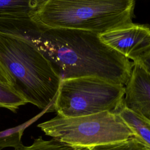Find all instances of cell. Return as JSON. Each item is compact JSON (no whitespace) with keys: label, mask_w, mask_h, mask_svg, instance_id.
Here are the masks:
<instances>
[{"label":"cell","mask_w":150,"mask_h":150,"mask_svg":"<svg viewBox=\"0 0 150 150\" xmlns=\"http://www.w3.org/2000/svg\"><path fill=\"white\" fill-rule=\"evenodd\" d=\"M28 41L52 62L62 80L91 77L125 86L130 79L133 62L98 33L42 27Z\"/></svg>","instance_id":"obj_1"},{"label":"cell","mask_w":150,"mask_h":150,"mask_svg":"<svg viewBox=\"0 0 150 150\" xmlns=\"http://www.w3.org/2000/svg\"><path fill=\"white\" fill-rule=\"evenodd\" d=\"M0 62L28 103L54 111L62 78L46 56L27 40L0 34Z\"/></svg>","instance_id":"obj_2"},{"label":"cell","mask_w":150,"mask_h":150,"mask_svg":"<svg viewBox=\"0 0 150 150\" xmlns=\"http://www.w3.org/2000/svg\"><path fill=\"white\" fill-rule=\"evenodd\" d=\"M134 0H40L30 16L48 29L101 34L132 23Z\"/></svg>","instance_id":"obj_3"},{"label":"cell","mask_w":150,"mask_h":150,"mask_svg":"<svg viewBox=\"0 0 150 150\" xmlns=\"http://www.w3.org/2000/svg\"><path fill=\"white\" fill-rule=\"evenodd\" d=\"M38 127L46 135L76 148H91L134 137L119 115L111 111L71 118L57 115Z\"/></svg>","instance_id":"obj_4"},{"label":"cell","mask_w":150,"mask_h":150,"mask_svg":"<svg viewBox=\"0 0 150 150\" xmlns=\"http://www.w3.org/2000/svg\"><path fill=\"white\" fill-rule=\"evenodd\" d=\"M125 86L86 77L62 79L54 103L57 115L77 117L104 111L118 112L123 105Z\"/></svg>","instance_id":"obj_5"},{"label":"cell","mask_w":150,"mask_h":150,"mask_svg":"<svg viewBox=\"0 0 150 150\" xmlns=\"http://www.w3.org/2000/svg\"><path fill=\"white\" fill-rule=\"evenodd\" d=\"M101 40L133 62L150 50V26L131 23L99 34Z\"/></svg>","instance_id":"obj_6"},{"label":"cell","mask_w":150,"mask_h":150,"mask_svg":"<svg viewBox=\"0 0 150 150\" xmlns=\"http://www.w3.org/2000/svg\"><path fill=\"white\" fill-rule=\"evenodd\" d=\"M133 64L125 86L123 106L150 122V75L139 65Z\"/></svg>","instance_id":"obj_7"},{"label":"cell","mask_w":150,"mask_h":150,"mask_svg":"<svg viewBox=\"0 0 150 150\" xmlns=\"http://www.w3.org/2000/svg\"><path fill=\"white\" fill-rule=\"evenodd\" d=\"M41 26L30 15L0 16V34L29 40Z\"/></svg>","instance_id":"obj_8"},{"label":"cell","mask_w":150,"mask_h":150,"mask_svg":"<svg viewBox=\"0 0 150 150\" xmlns=\"http://www.w3.org/2000/svg\"><path fill=\"white\" fill-rule=\"evenodd\" d=\"M117 114L134 137L150 148V122L123 105Z\"/></svg>","instance_id":"obj_9"},{"label":"cell","mask_w":150,"mask_h":150,"mask_svg":"<svg viewBox=\"0 0 150 150\" xmlns=\"http://www.w3.org/2000/svg\"><path fill=\"white\" fill-rule=\"evenodd\" d=\"M40 0H0V16L31 15Z\"/></svg>","instance_id":"obj_10"},{"label":"cell","mask_w":150,"mask_h":150,"mask_svg":"<svg viewBox=\"0 0 150 150\" xmlns=\"http://www.w3.org/2000/svg\"><path fill=\"white\" fill-rule=\"evenodd\" d=\"M39 116L26 121V122L0 132V149L7 147L14 148V149L23 146L22 142V137L25 129L35 122Z\"/></svg>","instance_id":"obj_11"},{"label":"cell","mask_w":150,"mask_h":150,"mask_svg":"<svg viewBox=\"0 0 150 150\" xmlns=\"http://www.w3.org/2000/svg\"><path fill=\"white\" fill-rule=\"evenodd\" d=\"M27 103L12 86L0 83V107L16 112L21 106Z\"/></svg>","instance_id":"obj_12"},{"label":"cell","mask_w":150,"mask_h":150,"mask_svg":"<svg viewBox=\"0 0 150 150\" xmlns=\"http://www.w3.org/2000/svg\"><path fill=\"white\" fill-rule=\"evenodd\" d=\"M77 148L62 143L53 138L45 140L42 137L34 139L29 146H22L14 150H76Z\"/></svg>","instance_id":"obj_13"},{"label":"cell","mask_w":150,"mask_h":150,"mask_svg":"<svg viewBox=\"0 0 150 150\" xmlns=\"http://www.w3.org/2000/svg\"><path fill=\"white\" fill-rule=\"evenodd\" d=\"M90 150H150V148L135 137L125 141L100 145Z\"/></svg>","instance_id":"obj_14"},{"label":"cell","mask_w":150,"mask_h":150,"mask_svg":"<svg viewBox=\"0 0 150 150\" xmlns=\"http://www.w3.org/2000/svg\"><path fill=\"white\" fill-rule=\"evenodd\" d=\"M132 62L134 64L139 65L147 73L150 75V50Z\"/></svg>","instance_id":"obj_15"},{"label":"cell","mask_w":150,"mask_h":150,"mask_svg":"<svg viewBox=\"0 0 150 150\" xmlns=\"http://www.w3.org/2000/svg\"><path fill=\"white\" fill-rule=\"evenodd\" d=\"M0 83L11 85L12 86V80L1 62H0Z\"/></svg>","instance_id":"obj_16"},{"label":"cell","mask_w":150,"mask_h":150,"mask_svg":"<svg viewBox=\"0 0 150 150\" xmlns=\"http://www.w3.org/2000/svg\"><path fill=\"white\" fill-rule=\"evenodd\" d=\"M76 150H90L88 148H77Z\"/></svg>","instance_id":"obj_17"}]
</instances>
